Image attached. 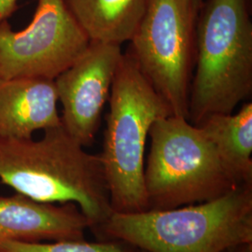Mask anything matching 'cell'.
Instances as JSON below:
<instances>
[{
	"label": "cell",
	"mask_w": 252,
	"mask_h": 252,
	"mask_svg": "<svg viewBox=\"0 0 252 252\" xmlns=\"http://www.w3.org/2000/svg\"><path fill=\"white\" fill-rule=\"evenodd\" d=\"M94 233L151 252H223L252 243V184L171 209L112 212Z\"/></svg>",
	"instance_id": "cell-2"
},
{
	"label": "cell",
	"mask_w": 252,
	"mask_h": 252,
	"mask_svg": "<svg viewBox=\"0 0 252 252\" xmlns=\"http://www.w3.org/2000/svg\"><path fill=\"white\" fill-rule=\"evenodd\" d=\"M137 249L120 240L88 242L82 240H62L51 242H15L0 240V252H136Z\"/></svg>",
	"instance_id": "cell-13"
},
{
	"label": "cell",
	"mask_w": 252,
	"mask_h": 252,
	"mask_svg": "<svg viewBox=\"0 0 252 252\" xmlns=\"http://www.w3.org/2000/svg\"><path fill=\"white\" fill-rule=\"evenodd\" d=\"M90 42L63 0H37L25 29L14 31L8 20L0 22V78L54 81Z\"/></svg>",
	"instance_id": "cell-7"
},
{
	"label": "cell",
	"mask_w": 252,
	"mask_h": 252,
	"mask_svg": "<svg viewBox=\"0 0 252 252\" xmlns=\"http://www.w3.org/2000/svg\"><path fill=\"white\" fill-rule=\"evenodd\" d=\"M250 0L203 1L196 24L195 74L188 121L231 114L252 92V23Z\"/></svg>",
	"instance_id": "cell-3"
},
{
	"label": "cell",
	"mask_w": 252,
	"mask_h": 252,
	"mask_svg": "<svg viewBox=\"0 0 252 252\" xmlns=\"http://www.w3.org/2000/svg\"><path fill=\"white\" fill-rule=\"evenodd\" d=\"M224 167L238 185L252 184V104L235 114H211L199 122Z\"/></svg>",
	"instance_id": "cell-11"
},
{
	"label": "cell",
	"mask_w": 252,
	"mask_h": 252,
	"mask_svg": "<svg viewBox=\"0 0 252 252\" xmlns=\"http://www.w3.org/2000/svg\"><path fill=\"white\" fill-rule=\"evenodd\" d=\"M54 81L0 78V136L30 138L62 126Z\"/></svg>",
	"instance_id": "cell-10"
},
{
	"label": "cell",
	"mask_w": 252,
	"mask_h": 252,
	"mask_svg": "<svg viewBox=\"0 0 252 252\" xmlns=\"http://www.w3.org/2000/svg\"><path fill=\"white\" fill-rule=\"evenodd\" d=\"M90 221L75 204L41 203L16 193L0 197V240H82Z\"/></svg>",
	"instance_id": "cell-9"
},
{
	"label": "cell",
	"mask_w": 252,
	"mask_h": 252,
	"mask_svg": "<svg viewBox=\"0 0 252 252\" xmlns=\"http://www.w3.org/2000/svg\"><path fill=\"white\" fill-rule=\"evenodd\" d=\"M19 0H0V22L8 20L18 9Z\"/></svg>",
	"instance_id": "cell-14"
},
{
	"label": "cell",
	"mask_w": 252,
	"mask_h": 252,
	"mask_svg": "<svg viewBox=\"0 0 252 252\" xmlns=\"http://www.w3.org/2000/svg\"><path fill=\"white\" fill-rule=\"evenodd\" d=\"M223 252H252V243L242 244Z\"/></svg>",
	"instance_id": "cell-15"
},
{
	"label": "cell",
	"mask_w": 252,
	"mask_h": 252,
	"mask_svg": "<svg viewBox=\"0 0 252 252\" xmlns=\"http://www.w3.org/2000/svg\"><path fill=\"white\" fill-rule=\"evenodd\" d=\"M124 54L120 44L91 40L85 52L55 80L64 130L81 146L93 143Z\"/></svg>",
	"instance_id": "cell-8"
},
{
	"label": "cell",
	"mask_w": 252,
	"mask_h": 252,
	"mask_svg": "<svg viewBox=\"0 0 252 252\" xmlns=\"http://www.w3.org/2000/svg\"><path fill=\"white\" fill-rule=\"evenodd\" d=\"M144 168L150 209H171L219 198L238 185L206 133L186 118L154 122Z\"/></svg>",
	"instance_id": "cell-5"
},
{
	"label": "cell",
	"mask_w": 252,
	"mask_h": 252,
	"mask_svg": "<svg viewBox=\"0 0 252 252\" xmlns=\"http://www.w3.org/2000/svg\"><path fill=\"white\" fill-rule=\"evenodd\" d=\"M203 0H148L130 38L129 54L172 115L188 119Z\"/></svg>",
	"instance_id": "cell-6"
},
{
	"label": "cell",
	"mask_w": 252,
	"mask_h": 252,
	"mask_svg": "<svg viewBox=\"0 0 252 252\" xmlns=\"http://www.w3.org/2000/svg\"><path fill=\"white\" fill-rule=\"evenodd\" d=\"M103 163L113 212L150 209L145 189L144 153L154 122L171 110L140 72L128 52L123 55L109 95Z\"/></svg>",
	"instance_id": "cell-4"
},
{
	"label": "cell",
	"mask_w": 252,
	"mask_h": 252,
	"mask_svg": "<svg viewBox=\"0 0 252 252\" xmlns=\"http://www.w3.org/2000/svg\"><path fill=\"white\" fill-rule=\"evenodd\" d=\"M91 40L129 41L144 13L148 0H63Z\"/></svg>",
	"instance_id": "cell-12"
},
{
	"label": "cell",
	"mask_w": 252,
	"mask_h": 252,
	"mask_svg": "<svg viewBox=\"0 0 252 252\" xmlns=\"http://www.w3.org/2000/svg\"><path fill=\"white\" fill-rule=\"evenodd\" d=\"M136 252H148V251H146V250H139V249H137V251H136Z\"/></svg>",
	"instance_id": "cell-16"
},
{
	"label": "cell",
	"mask_w": 252,
	"mask_h": 252,
	"mask_svg": "<svg viewBox=\"0 0 252 252\" xmlns=\"http://www.w3.org/2000/svg\"><path fill=\"white\" fill-rule=\"evenodd\" d=\"M0 181L37 202L75 204L93 232L113 212L100 155L87 153L63 126L37 140L0 136Z\"/></svg>",
	"instance_id": "cell-1"
}]
</instances>
